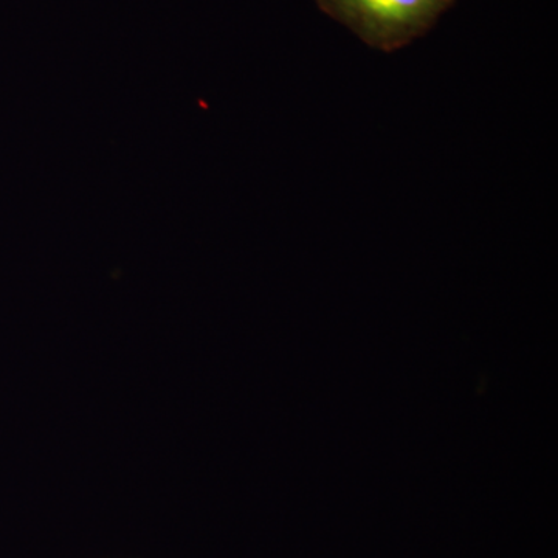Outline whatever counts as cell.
Instances as JSON below:
<instances>
[{
    "mask_svg": "<svg viewBox=\"0 0 558 558\" xmlns=\"http://www.w3.org/2000/svg\"><path fill=\"white\" fill-rule=\"evenodd\" d=\"M325 5L371 46L392 50L427 31L446 3L442 0H325Z\"/></svg>",
    "mask_w": 558,
    "mask_h": 558,
    "instance_id": "1",
    "label": "cell"
},
{
    "mask_svg": "<svg viewBox=\"0 0 558 558\" xmlns=\"http://www.w3.org/2000/svg\"><path fill=\"white\" fill-rule=\"evenodd\" d=\"M444 3L450 2V0H442Z\"/></svg>",
    "mask_w": 558,
    "mask_h": 558,
    "instance_id": "2",
    "label": "cell"
}]
</instances>
